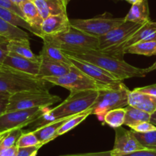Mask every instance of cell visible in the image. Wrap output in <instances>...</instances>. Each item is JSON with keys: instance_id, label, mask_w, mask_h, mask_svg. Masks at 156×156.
I'll use <instances>...</instances> for the list:
<instances>
[{"instance_id": "cell-43", "label": "cell", "mask_w": 156, "mask_h": 156, "mask_svg": "<svg viewBox=\"0 0 156 156\" xmlns=\"http://www.w3.org/2000/svg\"><path fill=\"white\" fill-rule=\"evenodd\" d=\"M124 1H126L129 3L132 4V5H134V4L139 3V2H142V0H124Z\"/></svg>"}, {"instance_id": "cell-45", "label": "cell", "mask_w": 156, "mask_h": 156, "mask_svg": "<svg viewBox=\"0 0 156 156\" xmlns=\"http://www.w3.org/2000/svg\"><path fill=\"white\" fill-rule=\"evenodd\" d=\"M154 149H156V147H155V148H154Z\"/></svg>"}, {"instance_id": "cell-15", "label": "cell", "mask_w": 156, "mask_h": 156, "mask_svg": "<svg viewBox=\"0 0 156 156\" xmlns=\"http://www.w3.org/2000/svg\"><path fill=\"white\" fill-rule=\"evenodd\" d=\"M3 66L10 67L20 72L37 76L40 69V63L31 61L28 58L14 53H9L3 62Z\"/></svg>"}, {"instance_id": "cell-8", "label": "cell", "mask_w": 156, "mask_h": 156, "mask_svg": "<svg viewBox=\"0 0 156 156\" xmlns=\"http://www.w3.org/2000/svg\"><path fill=\"white\" fill-rule=\"evenodd\" d=\"M70 25L94 37H100L115 27L119 26L125 22L124 18H113L110 15L88 19H71Z\"/></svg>"}, {"instance_id": "cell-22", "label": "cell", "mask_w": 156, "mask_h": 156, "mask_svg": "<svg viewBox=\"0 0 156 156\" xmlns=\"http://www.w3.org/2000/svg\"><path fill=\"white\" fill-rule=\"evenodd\" d=\"M9 51L10 53L16 54L36 62L41 61L40 56L35 55L31 51L29 40H12L9 44Z\"/></svg>"}, {"instance_id": "cell-31", "label": "cell", "mask_w": 156, "mask_h": 156, "mask_svg": "<svg viewBox=\"0 0 156 156\" xmlns=\"http://www.w3.org/2000/svg\"><path fill=\"white\" fill-rule=\"evenodd\" d=\"M23 133L22 129H15L7 131L2 139L0 141V149L6 148L16 145L18 139Z\"/></svg>"}, {"instance_id": "cell-14", "label": "cell", "mask_w": 156, "mask_h": 156, "mask_svg": "<svg viewBox=\"0 0 156 156\" xmlns=\"http://www.w3.org/2000/svg\"><path fill=\"white\" fill-rule=\"evenodd\" d=\"M71 27L67 13L51 16L43 19L41 31L43 36L55 35L69 31ZM43 38V37H42Z\"/></svg>"}, {"instance_id": "cell-40", "label": "cell", "mask_w": 156, "mask_h": 156, "mask_svg": "<svg viewBox=\"0 0 156 156\" xmlns=\"http://www.w3.org/2000/svg\"><path fill=\"white\" fill-rule=\"evenodd\" d=\"M18 147L14 145L12 147L0 149V156H16Z\"/></svg>"}, {"instance_id": "cell-3", "label": "cell", "mask_w": 156, "mask_h": 156, "mask_svg": "<svg viewBox=\"0 0 156 156\" xmlns=\"http://www.w3.org/2000/svg\"><path fill=\"white\" fill-rule=\"evenodd\" d=\"M48 82L10 67H0V93L10 95L28 90H48Z\"/></svg>"}, {"instance_id": "cell-23", "label": "cell", "mask_w": 156, "mask_h": 156, "mask_svg": "<svg viewBox=\"0 0 156 156\" xmlns=\"http://www.w3.org/2000/svg\"><path fill=\"white\" fill-rule=\"evenodd\" d=\"M43 48L40 53V58L44 59L51 60V61H58V62L64 63V64L72 65L70 60L68 59L65 54L62 50L58 48L55 45L47 41H43Z\"/></svg>"}, {"instance_id": "cell-33", "label": "cell", "mask_w": 156, "mask_h": 156, "mask_svg": "<svg viewBox=\"0 0 156 156\" xmlns=\"http://www.w3.org/2000/svg\"><path fill=\"white\" fill-rule=\"evenodd\" d=\"M9 39L0 36V67L3 66L4 61L9 53Z\"/></svg>"}, {"instance_id": "cell-25", "label": "cell", "mask_w": 156, "mask_h": 156, "mask_svg": "<svg viewBox=\"0 0 156 156\" xmlns=\"http://www.w3.org/2000/svg\"><path fill=\"white\" fill-rule=\"evenodd\" d=\"M124 108L126 109L124 125L132 128L139 122L150 121L151 114L148 113L145 111L141 110V109L134 107V106H129V105Z\"/></svg>"}, {"instance_id": "cell-36", "label": "cell", "mask_w": 156, "mask_h": 156, "mask_svg": "<svg viewBox=\"0 0 156 156\" xmlns=\"http://www.w3.org/2000/svg\"><path fill=\"white\" fill-rule=\"evenodd\" d=\"M41 145L31 147H23V148H18L16 156H34L37 155V151L41 148Z\"/></svg>"}, {"instance_id": "cell-35", "label": "cell", "mask_w": 156, "mask_h": 156, "mask_svg": "<svg viewBox=\"0 0 156 156\" xmlns=\"http://www.w3.org/2000/svg\"><path fill=\"white\" fill-rule=\"evenodd\" d=\"M131 129L133 131L136 133H147V132L156 130V126L149 121H145V122H139Z\"/></svg>"}, {"instance_id": "cell-28", "label": "cell", "mask_w": 156, "mask_h": 156, "mask_svg": "<svg viewBox=\"0 0 156 156\" xmlns=\"http://www.w3.org/2000/svg\"><path fill=\"white\" fill-rule=\"evenodd\" d=\"M126 115L125 108H119L109 110L103 118V122L112 128L115 129L124 125Z\"/></svg>"}, {"instance_id": "cell-39", "label": "cell", "mask_w": 156, "mask_h": 156, "mask_svg": "<svg viewBox=\"0 0 156 156\" xmlns=\"http://www.w3.org/2000/svg\"><path fill=\"white\" fill-rule=\"evenodd\" d=\"M135 90L139 91V92L142 93V94H148V95L151 96V97H156V83L148 85V86L136 88Z\"/></svg>"}, {"instance_id": "cell-6", "label": "cell", "mask_w": 156, "mask_h": 156, "mask_svg": "<svg viewBox=\"0 0 156 156\" xmlns=\"http://www.w3.org/2000/svg\"><path fill=\"white\" fill-rule=\"evenodd\" d=\"M61 101V98L48 90H28L10 95L6 112L39 107H49Z\"/></svg>"}, {"instance_id": "cell-19", "label": "cell", "mask_w": 156, "mask_h": 156, "mask_svg": "<svg viewBox=\"0 0 156 156\" xmlns=\"http://www.w3.org/2000/svg\"><path fill=\"white\" fill-rule=\"evenodd\" d=\"M19 6L23 13L25 20L37 31L38 37L42 39L44 36L41 31V26L43 22V18L39 13L35 4L32 0H28L22 2Z\"/></svg>"}, {"instance_id": "cell-9", "label": "cell", "mask_w": 156, "mask_h": 156, "mask_svg": "<svg viewBox=\"0 0 156 156\" xmlns=\"http://www.w3.org/2000/svg\"><path fill=\"white\" fill-rule=\"evenodd\" d=\"M47 108L39 107L5 112L0 115V133L15 129H22V127L33 123L44 113Z\"/></svg>"}, {"instance_id": "cell-1", "label": "cell", "mask_w": 156, "mask_h": 156, "mask_svg": "<svg viewBox=\"0 0 156 156\" xmlns=\"http://www.w3.org/2000/svg\"><path fill=\"white\" fill-rule=\"evenodd\" d=\"M64 52L100 67L121 81L133 77H144L147 75L145 68L136 67L126 63L124 60L114 58L100 50L81 48Z\"/></svg>"}, {"instance_id": "cell-16", "label": "cell", "mask_w": 156, "mask_h": 156, "mask_svg": "<svg viewBox=\"0 0 156 156\" xmlns=\"http://www.w3.org/2000/svg\"><path fill=\"white\" fill-rule=\"evenodd\" d=\"M43 19L51 16L67 13L69 0H32Z\"/></svg>"}, {"instance_id": "cell-13", "label": "cell", "mask_w": 156, "mask_h": 156, "mask_svg": "<svg viewBox=\"0 0 156 156\" xmlns=\"http://www.w3.org/2000/svg\"><path fill=\"white\" fill-rule=\"evenodd\" d=\"M115 129V142L113 148L111 150V156L127 154L138 150L145 149V147L141 145L133 134V130L129 131L122 126Z\"/></svg>"}, {"instance_id": "cell-12", "label": "cell", "mask_w": 156, "mask_h": 156, "mask_svg": "<svg viewBox=\"0 0 156 156\" xmlns=\"http://www.w3.org/2000/svg\"><path fill=\"white\" fill-rule=\"evenodd\" d=\"M65 55L68 58V59L70 60L72 65H73L77 69L81 70L83 73H84L88 76L94 79V80H96L100 84L109 87L122 82L121 80L115 78L110 73L103 70L102 68L91 64V63L83 61V60H80L79 58H76L74 57L67 55V54H65Z\"/></svg>"}, {"instance_id": "cell-44", "label": "cell", "mask_w": 156, "mask_h": 156, "mask_svg": "<svg viewBox=\"0 0 156 156\" xmlns=\"http://www.w3.org/2000/svg\"><path fill=\"white\" fill-rule=\"evenodd\" d=\"M12 1L15 4H16V5H20L22 2H25V1H28V0H12Z\"/></svg>"}, {"instance_id": "cell-5", "label": "cell", "mask_w": 156, "mask_h": 156, "mask_svg": "<svg viewBox=\"0 0 156 156\" xmlns=\"http://www.w3.org/2000/svg\"><path fill=\"white\" fill-rule=\"evenodd\" d=\"M42 40L51 43L64 51L81 48L99 50V38L73 27H70L66 32L55 35H44Z\"/></svg>"}, {"instance_id": "cell-29", "label": "cell", "mask_w": 156, "mask_h": 156, "mask_svg": "<svg viewBox=\"0 0 156 156\" xmlns=\"http://www.w3.org/2000/svg\"><path fill=\"white\" fill-rule=\"evenodd\" d=\"M91 114H92V110H91V109H90L89 110L86 111V112H81V113L73 115V116L68 118L66 120V122L61 126V128L58 130L57 136L58 137V136H61V135H64L65 133H68L69 131L74 129L76 126L81 123L84 119H86Z\"/></svg>"}, {"instance_id": "cell-7", "label": "cell", "mask_w": 156, "mask_h": 156, "mask_svg": "<svg viewBox=\"0 0 156 156\" xmlns=\"http://www.w3.org/2000/svg\"><path fill=\"white\" fill-rule=\"evenodd\" d=\"M42 80L53 85H57V86L66 88L70 92L83 90H100L103 88L107 87L106 86H103L97 83L96 80L88 76L73 65H71L70 71L64 76H56V77H54V76L44 77L42 78Z\"/></svg>"}, {"instance_id": "cell-41", "label": "cell", "mask_w": 156, "mask_h": 156, "mask_svg": "<svg viewBox=\"0 0 156 156\" xmlns=\"http://www.w3.org/2000/svg\"><path fill=\"white\" fill-rule=\"evenodd\" d=\"M156 70V61L154 63V64H151L150 67L145 68V71H146L147 74H148V73H150V72H152L153 70Z\"/></svg>"}, {"instance_id": "cell-21", "label": "cell", "mask_w": 156, "mask_h": 156, "mask_svg": "<svg viewBox=\"0 0 156 156\" xmlns=\"http://www.w3.org/2000/svg\"><path fill=\"white\" fill-rule=\"evenodd\" d=\"M125 21L138 24H145L150 21L148 0H142L139 3L132 5L131 9L124 18Z\"/></svg>"}, {"instance_id": "cell-11", "label": "cell", "mask_w": 156, "mask_h": 156, "mask_svg": "<svg viewBox=\"0 0 156 156\" xmlns=\"http://www.w3.org/2000/svg\"><path fill=\"white\" fill-rule=\"evenodd\" d=\"M156 32V22H151V20L142 25L134 34H132L127 40L116 47L106 49L101 51L116 58L118 59L123 60L124 55L127 49L133 44L140 41H145L150 35Z\"/></svg>"}, {"instance_id": "cell-17", "label": "cell", "mask_w": 156, "mask_h": 156, "mask_svg": "<svg viewBox=\"0 0 156 156\" xmlns=\"http://www.w3.org/2000/svg\"><path fill=\"white\" fill-rule=\"evenodd\" d=\"M70 67L71 65L64 63L41 58L40 69H39L37 77L42 79L44 77H49V76L56 77V76H64L70 71Z\"/></svg>"}, {"instance_id": "cell-46", "label": "cell", "mask_w": 156, "mask_h": 156, "mask_svg": "<svg viewBox=\"0 0 156 156\" xmlns=\"http://www.w3.org/2000/svg\"><path fill=\"white\" fill-rule=\"evenodd\" d=\"M69 1H70V0H69Z\"/></svg>"}, {"instance_id": "cell-38", "label": "cell", "mask_w": 156, "mask_h": 156, "mask_svg": "<svg viewBox=\"0 0 156 156\" xmlns=\"http://www.w3.org/2000/svg\"><path fill=\"white\" fill-rule=\"evenodd\" d=\"M10 94L0 93V115L6 112L8 107L9 101Z\"/></svg>"}, {"instance_id": "cell-18", "label": "cell", "mask_w": 156, "mask_h": 156, "mask_svg": "<svg viewBox=\"0 0 156 156\" xmlns=\"http://www.w3.org/2000/svg\"><path fill=\"white\" fill-rule=\"evenodd\" d=\"M128 105L152 114L156 111V97L142 94L134 89L129 94Z\"/></svg>"}, {"instance_id": "cell-37", "label": "cell", "mask_w": 156, "mask_h": 156, "mask_svg": "<svg viewBox=\"0 0 156 156\" xmlns=\"http://www.w3.org/2000/svg\"><path fill=\"white\" fill-rule=\"evenodd\" d=\"M117 156H156V149L145 148V149L138 150V151L127 153V154H119Z\"/></svg>"}, {"instance_id": "cell-30", "label": "cell", "mask_w": 156, "mask_h": 156, "mask_svg": "<svg viewBox=\"0 0 156 156\" xmlns=\"http://www.w3.org/2000/svg\"><path fill=\"white\" fill-rule=\"evenodd\" d=\"M133 132L135 137L139 143L145 148L154 149L156 147V130L147 132V133H136Z\"/></svg>"}, {"instance_id": "cell-27", "label": "cell", "mask_w": 156, "mask_h": 156, "mask_svg": "<svg viewBox=\"0 0 156 156\" xmlns=\"http://www.w3.org/2000/svg\"><path fill=\"white\" fill-rule=\"evenodd\" d=\"M154 56L156 55V41H144L138 42L129 48L126 54Z\"/></svg>"}, {"instance_id": "cell-2", "label": "cell", "mask_w": 156, "mask_h": 156, "mask_svg": "<svg viewBox=\"0 0 156 156\" xmlns=\"http://www.w3.org/2000/svg\"><path fill=\"white\" fill-rule=\"evenodd\" d=\"M98 95V90H83L70 92L64 102L53 109L48 107L44 113L37 118L35 129L45 126L50 122L65 119L90 109Z\"/></svg>"}, {"instance_id": "cell-20", "label": "cell", "mask_w": 156, "mask_h": 156, "mask_svg": "<svg viewBox=\"0 0 156 156\" xmlns=\"http://www.w3.org/2000/svg\"><path fill=\"white\" fill-rule=\"evenodd\" d=\"M68 118H70V117H68ZM68 118L61 119H59V120L55 121V122H50L47 125L36 129L33 131V133L37 136L39 142H41L43 145H45L48 142L54 140V139L58 137L57 136L58 130L61 128V126L66 122V120Z\"/></svg>"}, {"instance_id": "cell-24", "label": "cell", "mask_w": 156, "mask_h": 156, "mask_svg": "<svg viewBox=\"0 0 156 156\" xmlns=\"http://www.w3.org/2000/svg\"><path fill=\"white\" fill-rule=\"evenodd\" d=\"M0 36L12 40H29L26 31L19 27L14 26L0 18Z\"/></svg>"}, {"instance_id": "cell-10", "label": "cell", "mask_w": 156, "mask_h": 156, "mask_svg": "<svg viewBox=\"0 0 156 156\" xmlns=\"http://www.w3.org/2000/svg\"><path fill=\"white\" fill-rule=\"evenodd\" d=\"M142 25V24L125 21L119 26L115 27L104 35L99 37V50L104 51L119 45L134 34Z\"/></svg>"}, {"instance_id": "cell-34", "label": "cell", "mask_w": 156, "mask_h": 156, "mask_svg": "<svg viewBox=\"0 0 156 156\" xmlns=\"http://www.w3.org/2000/svg\"><path fill=\"white\" fill-rule=\"evenodd\" d=\"M0 7L10 10L24 19L23 13L21 10L20 6L15 4L12 0H0Z\"/></svg>"}, {"instance_id": "cell-32", "label": "cell", "mask_w": 156, "mask_h": 156, "mask_svg": "<svg viewBox=\"0 0 156 156\" xmlns=\"http://www.w3.org/2000/svg\"><path fill=\"white\" fill-rule=\"evenodd\" d=\"M41 145L43 146L42 144L39 142L37 136L34 135L33 132L27 133H22V136L18 139L16 146L18 148H23V147H31V146H37Z\"/></svg>"}, {"instance_id": "cell-4", "label": "cell", "mask_w": 156, "mask_h": 156, "mask_svg": "<svg viewBox=\"0 0 156 156\" xmlns=\"http://www.w3.org/2000/svg\"><path fill=\"white\" fill-rule=\"evenodd\" d=\"M130 90L122 82L98 90V95L91 106L92 114L100 121H103L105 114L109 110L128 106V97Z\"/></svg>"}, {"instance_id": "cell-42", "label": "cell", "mask_w": 156, "mask_h": 156, "mask_svg": "<svg viewBox=\"0 0 156 156\" xmlns=\"http://www.w3.org/2000/svg\"><path fill=\"white\" fill-rule=\"evenodd\" d=\"M149 122H151V123L154 124L156 126V111L153 112L152 114H151V118H150Z\"/></svg>"}, {"instance_id": "cell-26", "label": "cell", "mask_w": 156, "mask_h": 156, "mask_svg": "<svg viewBox=\"0 0 156 156\" xmlns=\"http://www.w3.org/2000/svg\"><path fill=\"white\" fill-rule=\"evenodd\" d=\"M0 18H2L3 20L8 23L11 24V25H14L16 27H21V28H25V29L28 30L30 32L34 34V35L38 36L37 31L21 16L16 13L10 11V10L2 8L0 7Z\"/></svg>"}]
</instances>
